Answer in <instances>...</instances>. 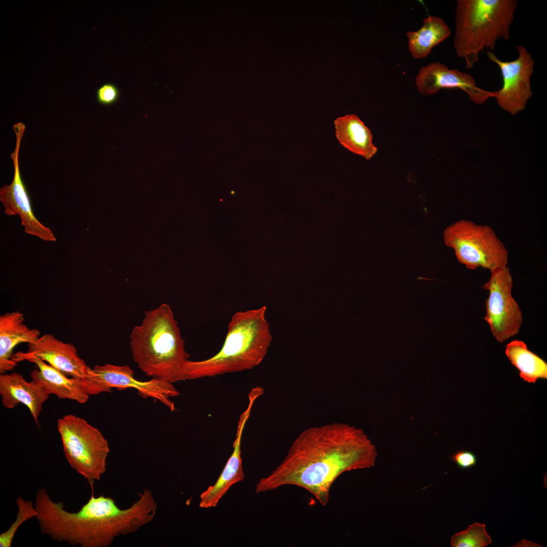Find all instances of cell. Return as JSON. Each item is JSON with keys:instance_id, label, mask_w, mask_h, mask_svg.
Listing matches in <instances>:
<instances>
[{"instance_id": "13", "label": "cell", "mask_w": 547, "mask_h": 547, "mask_svg": "<svg viewBox=\"0 0 547 547\" xmlns=\"http://www.w3.org/2000/svg\"><path fill=\"white\" fill-rule=\"evenodd\" d=\"M248 398V407L241 414L238 421L236 439L233 444V452L215 483L209 486L201 494L200 507L207 509L215 507L231 486L243 481L245 479L241 457V439L245 424L257 399L253 395L249 396Z\"/></svg>"}, {"instance_id": "12", "label": "cell", "mask_w": 547, "mask_h": 547, "mask_svg": "<svg viewBox=\"0 0 547 547\" xmlns=\"http://www.w3.org/2000/svg\"><path fill=\"white\" fill-rule=\"evenodd\" d=\"M36 357L60 371L67 376L80 378L87 376V366L77 355L75 346L65 343L50 334H46L34 342L28 343L26 352H18L12 357L16 363Z\"/></svg>"}, {"instance_id": "17", "label": "cell", "mask_w": 547, "mask_h": 547, "mask_svg": "<svg viewBox=\"0 0 547 547\" xmlns=\"http://www.w3.org/2000/svg\"><path fill=\"white\" fill-rule=\"evenodd\" d=\"M335 135L341 145L350 152L369 160L377 152L369 129L356 114L338 117L334 121Z\"/></svg>"}, {"instance_id": "2", "label": "cell", "mask_w": 547, "mask_h": 547, "mask_svg": "<svg viewBox=\"0 0 547 547\" xmlns=\"http://www.w3.org/2000/svg\"><path fill=\"white\" fill-rule=\"evenodd\" d=\"M130 338L132 358L146 375L171 383L187 380L185 366L189 355L169 304L145 311Z\"/></svg>"}, {"instance_id": "11", "label": "cell", "mask_w": 547, "mask_h": 547, "mask_svg": "<svg viewBox=\"0 0 547 547\" xmlns=\"http://www.w3.org/2000/svg\"><path fill=\"white\" fill-rule=\"evenodd\" d=\"M419 92L424 96L433 95L442 89H459L465 92L476 104H482L490 97H496V91H487L476 86L470 74L456 69H449L440 62L422 67L416 77Z\"/></svg>"}, {"instance_id": "7", "label": "cell", "mask_w": 547, "mask_h": 547, "mask_svg": "<svg viewBox=\"0 0 547 547\" xmlns=\"http://www.w3.org/2000/svg\"><path fill=\"white\" fill-rule=\"evenodd\" d=\"M87 394L95 395L104 392H111V388L119 390L134 388L144 398L155 399L170 411L175 410L171 398L178 396L179 392L173 383L158 378L142 381L134 377L133 371L128 365L105 364L95 365L87 369L86 377L83 380Z\"/></svg>"}, {"instance_id": "21", "label": "cell", "mask_w": 547, "mask_h": 547, "mask_svg": "<svg viewBox=\"0 0 547 547\" xmlns=\"http://www.w3.org/2000/svg\"><path fill=\"white\" fill-rule=\"evenodd\" d=\"M18 509L16 519L10 527L0 534V546L11 547L16 532L26 521L35 518L37 511L31 500L24 499L21 496L16 500Z\"/></svg>"}, {"instance_id": "16", "label": "cell", "mask_w": 547, "mask_h": 547, "mask_svg": "<svg viewBox=\"0 0 547 547\" xmlns=\"http://www.w3.org/2000/svg\"><path fill=\"white\" fill-rule=\"evenodd\" d=\"M20 311L8 312L0 316V374L13 370L17 363L12 360L13 350L18 344L35 342L40 332L30 329Z\"/></svg>"}, {"instance_id": "3", "label": "cell", "mask_w": 547, "mask_h": 547, "mask_svg": "<svg viewBox=\"0 0 547 547\" xmlns=\"http://www.w3.org/2000/svg\"><path fill=\"white\" fill-rule=\"evenodd\" d=\"M266 307L237 311L227 325L220 350L202 361L188 360L185 366L187 379L213 377L250 370L258 365L267 354L272 340L269 325L265 318Z\"/></svg>"}, {"instance_id": "9", "label": "cell", "mask_w": 547, "mask_h": 547, "mask_svg": "<svg viewBox=\"0 0 547 547\" xmlns=\"http://www.w3.org/2000/svg\"><path fill=\"white\" fill-rule=\"evenodd\" d=\"M25 128L22 122L17 123L13 126L16 135V145L11 158L14 165V175L9 185L5 184L0 188V201L6 215L20 216L21 224L26 233L45 241L55 242L56 238L51 229L44 225L35 216L26 186L20 175L19 154Z\"/></svg>"}, {"instance_id": "18", "label": "cell", "mask_w": 547, "mask_h": 547, "mask_svg": "<svg viewBox=\"0 0 547 547\" xmlns=\"http://www.w3.org/2000/svg\"><path fill=\"white\" fill-rule=\"evenodd\" d=\"M451 35V31L441 18L431 15L423 20V25L418 30L409 31V49L415 59L427 57L432 49Z\"/></svg>"}, {"instance_id": "10", "label": "cell", "mask_w": 547, "mask_h": 547, "mask_svg": "<svg viewBox=\"0 0 547 547\" xmlns=\"http://www.w3.org/2000/svg\"><path fill=\"white\" fill-rule=\"evenodd\" d=\"M515 48L518 56L515 60L503 61L490 51L488 58L499 67L502 76V88L496 91V101L503 110L516 114L526 107L528 99L532 96L530 77L533 72L535 62L531 54L522 45Z\"/></svg>"}, {"instance_id": "4", "label": "cell", "mask_w": 547, "mask_h": 547, "mask_svg": "<svg viewBox=\"0 0 547 547\" xmlns=\"http://www.w3.org/2000/svg\"><path fill=\"white\" fill-rule=\"evenodd\" d=\"M517 0H457L454 46L457 56L472 68L484 48L493 50L496 41L510 38Z\"/></svg>"}, {"instance_id": "19", "label": "cell", "mask_w": 547, "mask_h": 547, "mask_svg": "<svg viewBox=\"0 0 547 547\" xmlns=\"http://www.w3.org/2000/svg\"><path fill=\"white\" fill-rule=\"evenodd\" d=\"M505 353L524 381L535 383L539 378L546 379V363L529 350L523 341L515 340L510 342L506 346Z\"/></svg>"}, {"instance_id": "5", "label": "cell", "mask_w": 547, "mask_h": 547, "mask_svg": "<svg viewBox=\"0 0 547 547\" xmlns=\"http://www.w3.org/2000/svg\"><path fill=\"white\" fill-rule=\"evenodd\" d=\"M65 456L71 467L90 483L105 473L110 452L102 433L85 419L68 414L57 420Z\"/></svg>"}, {"instance_id": "8", "label": "cell", "mask_w": 547, "mask_h": 547, "mask_svg": "<svg viewBox=\"0 0 547 547\" xmlns=\"http://www.w3.org/2000/svg\"><path fill=\"white\" fill-rule=\"evenodd\" d=\"M513 286L510 268L505 266L491 271L489 281L483 286L489 291L484 319L500 343L518 334L523 322L521 309L512 295Z\"/></svg>"}, {"instance_id": "22", "label": "cell", "mask_w": 547, "mask_h": 547, "mask_svg": "<svg viewBox=\"0 0 547 547\" xmlns=\"http://www.w3.org/2000/svg\"><path fill=\"white\" fill-rule=\"evenodd\" d=\"M120 91L118 88L113 84L105 83L100 86L96 92L97 101L104 105H110L114 104L119 99Z\"/></svg>"}, {"instance_id": "6", "label": "cell", "mask_w": 547, "mask_h": 547, "mask_svg": "<svg viewBox=\"0 0 547 547\" xmlns=\"http://www.w3.org/2000/svg\"><path fill=\"white\" fill-rule=\"evenodd\" d=\"M446 245L453 249L458 261L470 269L490 271L506 266L508 251L492 228L460 220L444 231Z\"/></svg>"}, {"instance_id": "23", "label": "cell", "mask_w": 547, "mask_h": 547, "mask_svg": "<svg viewBox=\"0 0 547 547\" xmlns=\"http://www.w3.org/2000/svg\"><path fill=\"white\" fill-rule=\"evenodd\" d=\"M451 460L458 467L462 469H467L475 466L477 461L476 455L471 451L460 450L454 453L451 456Z\"/></svg>"}, {"instance_id": "1", "label": "cell", "mask_w": 547, "mask_h": 547, "mask_svg": "<svg viewBox=\"0 0 547 547\" xmlns=\"http://www.w3.org/2000/svg\"><path fill=\"white\" fill-rule=\"evenodd\" d=\"M377 456L371 440L355 426L335 422L310 427L295 439L280 465L259 481L255 492L295 486L326 506L331 487L341 474L374 466Z\"/></svg>"}, {"instance_id": "15", "label": "cell", "mask_w": 547, "mask_h": 547, "mask_svg": "<svg viewBox=\"0 0 547 547\" xmlns=\"http://www.w3.org/2000/svg\"><path fill=\"white\" fill-rule=\"evenodd\" d=\"M27 361L34 363L38 368L31 371L32 380L38 383L49 395L53 394L59 399H67L80 404L88 401L89 396L87 394L82 379L68 378L65 374L36 357L30 358Z\"/></svg>"}, {"instance_id": "20", "label": "cell", "mask_w": 547, "mask_h": 547, "mask_svg": "<svg viewBox=\"0 0 547 547\" xmlns=\"http://www.w3.org/2000/svg\"><path fill=\"white\" fill-rule=\"evenodd\" d=\"M492 543L484 524L476 522L455 533L451 538L452 547H485Z\"/></svg>"}, {"instance_id": "14", "label": "cell", "mask_w": 547, "mask_h": 547, "mask_svg": "<svg viewBox=\"0 0 547 547\" xmlns=\"http://www.w3.org/2000/svg\"><path fill=\"white\" fill-rule=\"evenodd\" d=\"M0 395L6 408H14L20 403L25 405L37 424L43 404L49 395L35 381L28 382L17 372L0 374Z\"/></svg>"}]
</instances>
